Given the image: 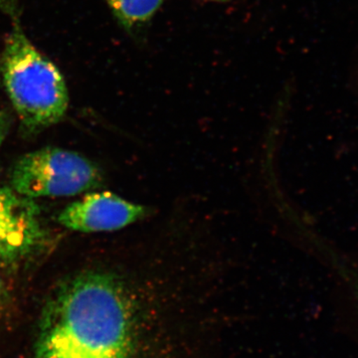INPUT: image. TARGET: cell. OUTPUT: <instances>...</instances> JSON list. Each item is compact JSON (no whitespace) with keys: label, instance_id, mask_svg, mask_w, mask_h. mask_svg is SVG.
Instances as JSON below:
<instances>
[{"label":"cell","instance_id":"1","mask_svg":"<svg viewBox=\"0 0 358 358\" xmlns=\"http://www.w3.org/2000/svg\"><path fill=\"white\" fill-rule=\"evenodd\" d=\"M134 294L131 284L112 271L65 279L42 310L34 358H131Z\"/></svg>","mask_w":358,"mask_h":358},{"label":"cell","instance_id":"2","mask_svg":"<svg viewBox=\"0 0 358 358\" xmlns=\"http://www.w3.org/2000/svg\"><path fill=\"white\" fill-rule=\"evenodd\" d=\"M0 55V74L9 100L29 131L57 124L69 107V92L57 66L32 43L15 13Z\"/></svg>","mask_w":358,"mask_h":358},{"label":"cell","instance_id":"3","mask_svg":"<svg viewBox=\"0 0 358 358\" xmlns=\"http://www.w3.org/2000/svg\"><path fill=\"white\" fill-rule=\"evenodd\" d=\"M10 181L13 192L26 199L75 196L100 187L103 174L78 152L44 148L22 155L14 164Z\"/></svg>","mask_w":358,"mask_h":358},{"label":"cell","instance_id":"4","mask_svg":"<svg viewBox=\"0 0 358 358\" xmlns=\"http://www.w3.org/2000/svg\"><path fill=\"white\" fill-rule=\"evenodd\" d=\"M154 209L133 203L112 192H91L83 199L68 205L61 212V225L73 231L95 233L110 232L145 220Z\"/></svg>","mask_w":358,"mask_h":358},{"label":"cell","instance_id":"5","mask_svg":"<svg viewBox=\"0 0 358 358\" xmlns=\"http://www.w3.org/2000/svg\"><path fill=\"white\" fill-rule=\"evenodd\" d=\"M45 239L38 206L13 189L0 188V265L32 255Z\"/></svg>","mask_w":358,"mask_h":358},{"label":"cell","instance_id":"6","mask_svg":"<svg viewBox=\"0 0 358 358\" xmlns=\"http://www.w3.org/2000/svg\"><path fill=\"white\" fill-rule=\"evenodd\" d=\"M117 23L129 34L145 31L164 0H103Z\"/></svg>","mask_w":358,"mask_h":358},{"label":"cell","instance_id":"7","mask_svg":"<svg viewBox=\"0 0 358 358\" xmlns=\"http://www.w3.org/2000/svg\"><path fill=\"white\" fill-rule=\"evenodd\" d=\"M7 301H8V292H7L6 282L0 275V310L6 307Z\"/></svg>","mask_w":358,"mask_h":358},{"label":"cell","instance_id":"8","mask_svg":"<svg viewBox=\"0 0 358 358\" xmlns=\"http://www.w3.org/2000/svg\"><path fill=\"white\" fill-rule=\"evenodd\" d=\"M7 131H8V120L6 115L0 114V145L6 138Z\"/></svg>","mask_w":358,"mask_h":358},{"label":"cell","instance_id":"9","mask_svg":"<svg viewBox=\"0 0 358 358\" xmlns=\"http://www.w3.org/2000/svg\"><path fill=\"white\" fill-rule=\"evenodd\" d=\"M205 1L221 2L222 3V2L228 1V0H205Z\"/></svg>","mask_w":358,"mask_h":358}]
</instances>
